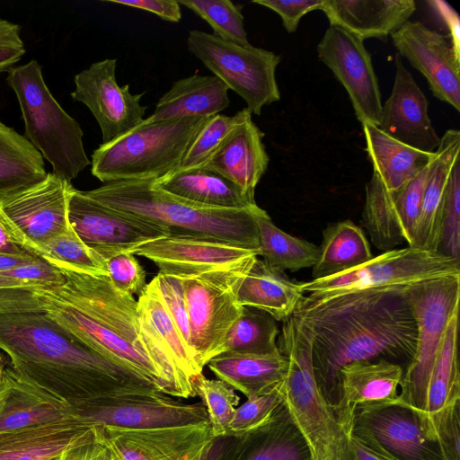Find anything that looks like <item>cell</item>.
Returning a JSON list of instances; mask_svg holds the SVG:
<instances>
[{
	"instance_id": "cell-35",
	"label": "cell",
	"mask_w": 460,
	"mask_h": 460,
	"mask_svg": "<svg viewBox=\"0 0 460 460\" xmlns=\"http://www.w3.org/2000/svg\"><path fill=\"white\" fill-rule=\"evenodd\" d=\"M373 257L369 243L360 226L350 220L329 224L323 231L319 256L312 267L313 279L347 272Z\"/></svg>"
},
{
	"instance_id": "cell-26",
	"label": "cell",
	"mask_w": 460,
	"mask_h": 460,
	"mask_svg": "<svg viewBox=\"0 0 460 460\" xmlns=\"http://www.w3.org/2000/svg\"><path fill=\"white\" fill-rule=\"evenodd\" d=\"M460 131L448 129L429 163L420 215L412 247L438 252L446 187L451 167L459 156Z\"/></svg>"
},
{
	"instance_id": "cell-49",
	"label": "cell",
	"mask_w": 460,
	"mask_h": 460,
	"mask_svg": "<svg viewBox=\"0 0 460 460\" xmlns=\"http://www.w3.org/2000/svg\"><path fill=\"white\" fill-rule=\"evenodd\" d=\"M108 277L115 288L133 296L146 285V271L132 253H121L106 261Z\"/></svg>"
},
{
	"instance_id": "cell-4",
	"label": "cell",
	"mask_w": 460,
	"mask_h": 460,
	"mask_svg": "<svg viewBox=\"0 0 460 460\" xmlns=\"http://www.w3.org/2000/svg\"><path fill=\"white\" fill-rule=\"evenodd\" d=\"M84 193L109 208L167 227L171 234L213 237L259 250L258 205L248 208L199 206L155 186L154 180L104 183Z\"/></svg>"
},
{
	"instance_id": "cell-31",
	"label": "cell",
	"mask_w": 460,
	"mask_h": 460,
	"mask_svg": "<svg viewBox=\"0 0 460 460\" xmlns=\"http://www.w3.org/2000/svg\"><path fill=\"white\" fill-rule=\"evenodd\" d=\"M402 375L401 365L385 358L343 366L339 374L343 411L353 418L359 404L396 399Z\"/></svg>"
},
{
	"instance_id": "cell-25",
	"label": "cell",
	"mask_w": 460,
	"mask_h": 460,
	"mask_svg": "<svg viewBox=\"0 0 460 460\" xmlns=\"http://www.w3.org/2000/svg\"><path fill=\"white\" fill-rule=\"evenodd\" d=\"M93 429L75 416L0 432V460H57L68 447L87 438Z\"/></svg>"
},
{
	"instance_id": "cell-2",
	"label": "cell",
	"mask_w": 460,
	"mask_h": 460,
	"mask_svg": "<svg viewBox=\"0 0 460 460\" xmlns=\"http://www.w3.org/2000/svg\"><path fill=\"white\" fill-rule=\"evenodd\" d=\"M408 288L361 290L320 302L302 299L293 314L312 332L313 369L320 393L350 424L352 417L341 406V368L376 358L409 362L415 353L417 325Z\"/></svg>"
},
{
	"instance_id": "cell-41",
	"label": "cell",
	"mask_w": 460,
	"mask_h": 460,
	"mask_svg": "<svg viewBox=\"0 0 460 460\" xmlns=\"http://www.w3.org/2000/svg\"><path fill=\"white\" fill-rule=\"evenodd\" d=\"M37 257L58 269L108 276L106 261L87 246L71 226L44 243L40 247Z\"/></svg>"
},
{
	"instance_id": "cell-28",
	"label": "cell",
	"mask_w": 460,
	"mask_h": 460,
	"mask_svg": "<svg viewBox=\"0 0 460 460\" xmlns=\"http://www.w3.org/2000/svg\"><path fill=\"white\" fill-rule=\"evenodd\" d=\"M154 182L165 192L203 207L237 209L257 205L236 184L204 166L179 168Z\"/></svg>"
},
{
	"instance_id": "cell-50",
	"label": "cell",
	"mask_w": 460,
	"mask_h": 460,
	"mask_svg": "<svg viewBox=\"0 0 460 460\" xmlns=\"http://www.w3.org/2000/svg\"><path fill=\"white\" fill-rule=\"evenodd\" d=\"M155 278L175 327L185 343L191 348L182 279L178 277L159 273Z\"/></svg>"
},
{
	"instance_id": "cell-11",
	"label": "cell",
	"mask_w": 460,
	"mask_h": 460,
	"mask_svg": "<svg viewBox=\"0 0 460 460\" xmlns=\"http://www.w3.org/2000/svg\"><path fill=\"white\" fill-rule=\"evenodd\" d=\"M74 416L88 427L153 429L209 421L202 402L184 403L155 387H124L72 407Z\"/></svg>"
},
{
	"instance_id": "cell-5",
	"label": "cell",
	"mask_w": 460,
	"mask_h": 460,
	"mask_svg": "<svg viewBox=\"0 0 460 460\" xmlns=\"http://www.w3.org/2000/svg\"><path fill=\"white\" fill-rule=\"evenodd\" d=\"M278 348L288 364L281 384L283 402L313 459L353 460L351 424L320 393L313 369V335L296 315L283 321Z\"/></svg>"
},
{
	"instance_id": "cell-30",
	"label": "cell",
	"mask_w": 460,
	"mask_h": 460,
	"mask_svg": "<svg viewBox=\"0 0 460 460\" xmlns=\"http://www.w3.org/2000/svg\"><path fill=\"white\" fill-rule=\"evenodd\" d=\"M305 296L301 283L257 258L236 291L237 303L269 314L276 321L289 318Z\"/></svg>"
},
{
	"instance_id": "cell-7",
	"label": "cell",
	"mask_w": 460,
	"mask_h": 460,
	"mask_svg": "<svg viewBox=\"0 0 460 460\" xmlns=\"http://www.w3.org/2000/svg\"><path fill=\"white\" fill-rule=\"evenodd\" d=\"M6 81L20 104L24 137L50 163L53 174L71 182L91 164L79 123L52 96L38 61L12 67Z\"/></svg>"
},
{
	"instance_id": "cell-36",
	"label": "cell",
	"mask_w": 460,
	"mask_h": 460,
	"mask_svg": "<svg viewBox=\"0 0 460 460\" xmlns=\"http://www.w3.org/2000/svg\"><path fill=\"white\" fill-rule=\"evenodd\" d=\"M458 316L459 312L456 313L448 323L429 380L426 406L420 421L428 438L436 418L447 408L460 401V373L457 358Z\"/></svg>"
},
{
	"instance_id": "cell-34",
	"label": "cell",
	"mask_w": 460,
	"mask_h": 460,
	"mask_svg": "<svg viewBox=\"0 0 460 460\" xmlns=\"http://www.w3.org/2000/svg\"><path fill=\"white\" fill-rule=\"evenodd\" d=\"M368 159L375 172L390 192L401 189L416 177L433 158L426 153L382 132L376 126L361 124Z\"/></svg>"
},
{
	"instance_id": "cell-32",
	"label": "cell",
	"mask_w": 460,
	"mask_h": 460,
	"mask_svg": "<svg viewBox=\"0 0 460 460\" xmlns=\"http://www.w3.org/2000/svg\"><path fill=\"white\" fill-rule=\"evenodd\" d=\"M146 312L158 339L167 354L185 394L196 397V383L203 367L173 323L163 300L155 278L145 286L137 299Z\"/></svg>"
},
{
	"instance_id": "cell-51",
	"label": "cell",
	"mask_w": 460,
	"mask_h": 460,
	"mask_svg": "<svg viewBox=\"0 0 460 460\" xmlns=\"http://www.w3.org/2000/svg\"><path fill=\"white\" fill-rule=\"evenodd\" d=\"M254 4L263 5L277 13L288 32H295L300 19L309 12L321 9L323 0H254Z\"/></svg>"
},
{
	"instance_id": "cell-62",
	"label": "cell",
	"mask_w": 460,
	"mask_h": 460,
	"mask_svg": "<svg viewBox=\"0 0 460 460\" xmlns=\"http://www.w3.org/2000/svg\"><path fill=\"white\" fill-rule=\"evenodd\" d=\"M1 393H2V376L0 377V396H1Z\"/></svg>"
},
{
	"instance_id": "cell-42",
	"label": "cell",
	"mask_w": 460,
	"mask_h": 460,
	"mask_svg": "<svg viewBox=\"0 0 460 460\" xmlns=\"http://www.w3.org/2000/svg\"><path fill=\"white\" fill-rule=\"evenodd\" d=\"M250 118L252 112L247 108L232 116L220 113L210 116L186 151L180 168L190 169L203 165L233 132Z\"/></svg>"
},
{
	"instance_id": "cell-58",
	"label": "cell",
	"mask_w": 460,
	"mask_h": 460,
	"mask_svg": "<svg viewBox=\"0 0 460 460\" xmlns=\"http://www.w3.org/2000/svg\"><path fill=\"white\" fill-rule=\"evenodd\" d=\"M350 447L353 460H388L374 452L353 437L350 438Z\"/></svg>"
},
{
	"instance_id": "cell-3",
	"label": "cell",
	"mask_w": 460,
	"mask_h": 460,
	"mask_svg": "<svg viewBox=\"0 0 460 460\" xmlns=\"http://www.w3.org/2000/svg\"><path fill=\"white\" fill-rule=\"evenodd\" d=\"M0 350L9 356L10 367L20 377L72 407L124 387L151 386L85 345L44 312L1 313Z\"/></svg>"
},
{
	"instance_id": "cell-38",
	"label": "cell",
	"mask_w": 460,
	"mask_h": 460,
	"mask_svg": "<svg viewBox=\"0 0 460 460\" xmlns=\"http://www.w3.org/2000/svg\"><path fill=\"white\" fill-rule=\"evenodd\" d=\"M260 256L272 269L284 272L313 267L319 256V246L279 229L261 209L256 217Z\"/></svg>"
},
{
	"instance_id": "cell-6",
	"label": "cell",
	"mask_w": 460,
	"mask_h": 460,
	"mask_svg": "<svg viewBox=\"0 0 460 460\" xmlns=\"http://www.w3.org/2000/svg\"><path fill=\"white\" fill-rule=\"evenodd\" d=\"M208 117L158 121L145 119L92 155V173L102 182L157 180L180 168L182 158Z\"/></svg>"
},
{
	"instance_id": "cell-8",
	"label": "cell",
	"mask_w": 460,
	"mask_h": 460,
	"mask_svg": "<svg viewBox=\"0 0 460 460\" xmlns=\"http://www.w3.org/2000/svg\"><path fill=\"white\" fill-rule=\"evenodd\" d=\"M406 296L417 325V343L403 370L398 400L413 409L421 421L429 380L447 327L459 312L460 276L419 283L406 290Z\"/></svg>"
},
{
	"instance_id": "cell-57",
	"label": "cell",
	"mask_w": 460,
	"mask_h": 460,
	"mask_svg": "<svg viewBox=\"0 0 460 460\" xmlns=\"http://www.w3.org/2000/svg\"><path fill=\"white\" fill-rule=\"evenodd\" d=\"M37 259L29 252L20 255L0 252V273L31 263Z\"/></svg>"
},
{
	"instance_id": "cell-17",
	"label": "cell",
	"mask_w": 460,
	"mask_h": 460,
	"mask_svg": "<svg viewBox=\"0 0 460 460\" xmlns=\"http://www.w3.org/2000/svg\"><path fill=\"white\" fill-rule=\"evenodd\" d=\"M112 460H199L215 437L209 421L153 429L93 426Z\"/></svg>"
},
{
	"instance_id": "cell-13",
	"label": "cell",
	"mask_w": 460,
	"mask_h": 460,
	"mask_svg": "<svg viewBox=\"0 0 460 460\" xmlns=\"http://www.w3.org/2000/svg\"><path fill=\"white\" fill-rule=\"evenodd\" d=\"M75 188L52 172L33 185L0 195V222L22 250L40 247L69 226L68 202Z\"/></svg>"
},
{
	"instance_id": "cell-14",
	"label": "cell",
	"mask_w": 460,
	"mask_h": 460,
	"mask_svg": "<svg viewBox=\"0 0 460 460\" xmlns=\"http://www.w3.org/2000/svg\"><path fill=\"white\" fill-rule=\"evenodd\" d=\"M350 435L388 460H446L438 443L427 438L417 412L398 397L358 405Z\"/></svg>"
},
{
	"instance_id": "cell-47",
	"label": "cell",
	"mask_w": 460,
	"mask_h": 460,
	"mask_svg": "<svg viewBox=\"0 0 460 460\" xmlns=\"http://www.w3.org/2000/svg\"><path fill=\"white\" fill-rule=\"evenodd\" d=\"M281 384L268 394L247 398L244 403L236 408L227 436H239L268 420L283 401Z\"/></svg>"
},
{
	"instance_id": "cell-44",
	"label": "cell",
	"mask_w": 460,
	"mask_h": 460,
	"mask_svg": "<svg viewBox=\"0 0 460 460\" xmlns=\"http://www.w3.org/2000/svg\"><path fill=\"white\" fill-rule=\"evenodd\" d=\"M196 394L204 404L215 438L226 437L240 397L225 382L200 376L196 383Z\"/></svg>"
},
{
	"instance_id": "cell-52",
	"label": "cell",
	"mask_w": 460,
	"mask_h": 460,
	"mask_svg": "<svg viewBox=\"0 0 460 460\" xmlns=\"http://www.w3.org/2000/svg\"><path fill=\"white\" fill-rule=\"evenodd\" d=\"M24 53L21 27L0 18V73L9 71Z\"/></svg>"
},
{
	"instance_id": "cell-29",
	"label": "cell",
	"mask_w": 460,
	"mask_h": 460,
	"mask_svg": "<svg viewBox=\"0 0 460 460\" xmlns=\"http://www.w3.org/2000/svg\"><path fill=\"white\" fill-rule=\"evenodd\" d=\"M228 88L215 75H192L174 81L162 95L150 121L183 117H208L218 114L230 104Z\"/></svg>"
},
{
	"instance_id": "cell-33",
	"label": "cell",
	"mask_w": 460,
	"mask_h": 460,
	"mask_svg": "<svg viewBox=\"0 0 460 460\" xmlns=\"http://www.w3.org/2000/svg\"><path fill=\"white\" fill-rule=\"evenodd\" d=\"M221 381L247 398L271 392L285 379L288 360L273 355L219 354L207 364Z\"/></svg>"
},
{
	"instance_id": "cell-24",
	"label": "cell",
	"mask_w": 460,
	"mask_h": 460,
	"mask_svg": "<svg viewBox=\"0 0 460 460\" xmlns=\"http://www.w3.org/2000/svg\"><path fill=\"white\" fill-rule=\"evenodd\" d=\"M264 135L250 118L201 166L228 179L250 199L255 200L256 186L267 171L270 162L262 141Z\"/></svg>"
},
{
	"instance_id": "cell-1",
	"label": "cell",
	"mask_w": 460,
	"mask_h": 460,
	"mask_svg": "<svg viewBox=\"0 0 460 460\" xmlns=\"http://www.w3.org/2000/svg\"><path fill=\"white\" fill-rule=\"evenodd\" d=\"M58 270L65 276L62 285L34 288L42 312L151 386L186 399L156 332L137 300L115 288L108 276Z\"/></svg>"
},
{
	"instance_id": "cell-23",
	"label": "cell",
	"mask_w": 460,
	"mask_h": 460,
	"mask_svg": "<svg viewBox=\"0 0 460 460\" xmlns=\"http://www.w3.org/2000/svg\"><path fill=\"white\" fill-rule=\"evenodd\" d=\"M330 25L339 26L361 40H385L416 10L413 0H323L321 9Z\"/></svg>"
},
{
	"instance_id": "cell-39",
	"label": "cell",
	"mask_w": 460,
	"mask_h": 460,
	"mask_svg": "<svg viewBox=\"0 0 460 460\" xmlns=\"http://www.w3.org/2000/svg\"><path fill=\"white\" fill-rule=\"evenodd\" d=\"M362 224L377 249L386 252L406 243L392 192L375 172L366 185Z\"/></svg>"
},
{
	"instance_id": "cell-37",
	"label": "cell",
	"mask_w": 460,
	"mask_h": 460,
	"mask_svg": "<svg viewBox=\"0 0 460 460\" xmlns=\"http://www.w3.org/2000/svg\"><path fill=\"white\" fill-rule=\"evenodd\" d=\"M47 175L40 151L0 121V195L36 184Z\"/></svg>"
},
{
	"instance_id": "cell-10",
	"label": "cell",
	"mask_w": 460,
	"mask_h": 460,
	"mask_svg": "<svg viewBox=\"0 0 460 460\" xmlns=\"http://www.w3.org/2000/svg\"><path fill=\"white\" fill-rule=\"evenodd\" d=\"M187 46L229 90L243 99L252 113L261 115L265 105L280 99L276 69L281 58L274 52L198 30L189 31Z\"/></svg>"
},
{
	"instance_id": "cell-46",
	"label": "cell",
	"mask_w": 460,
	"mask_h": 460,
	"mask_svg": "<svg viewBox=\"0 0 460 460\" xmlns=\"http://www.w3.org/2000/svg\"><path fill=\"white\" fill-rule=\"evenodd\" d=\"M429 167V164L401 189L392 192L394 208L410 247L413 246L415 241Z\"/></svg>"
},
{
	"instance_id": "cell-19",
	"label": "cell",
	"mask_w": 460,
	"mask_h": 460,
	"mask_svg": "<svg viewBox=\"0 0 460 460\" xmlns=\"http://www.w3.org/2000/svg\"><path fill=\"white\" fill-rule=\"evenodd\" d=\"M317 53L347 91L358 120L377 126L381 93L371 55L363 40L339 26L330 25L317 45Z\"/></svg>"
},
{
	"instance_id": "cell-9",
	"label": "cell",
	"mask_w": 460,
	"mask_h": 460,
	"mask_svg": "<svg viewBox=\"0 0 460 460\" xmlns=\"http://www.w3.org/2000/svg\"><path fill=\"white\" fill-rule=\"evenodd\" d=\"M460 276V262L414 247L393 249L347 272L301 283L305 302H320L361 290L408 288L419 283Z\"/></svg>"
},
{
	"instance_id": "cell-40",
	"label": "cell",
	"mask_w": 460,
	"mask_h": 460,
	"mask_svg": "<svg viewBox=\"0 0 460 460\" xmlns=\"http://www.w3.org/2000/svg\"><path fill=\"white\" fill-rule=\"evenodd\" d=\"M279 334L277 321L269 314L243 306L241 316L227 332L219 354H277L279 353Z\"/></svg>"
},
{
	"instance_id": "cell-15",
	"label": "cell",
	"mask_w": 460,
	"mask_h": 460,
	"mask_svg": "<svg viewBox=\"0 0 460 460\" xmlns=\"http://www.w3.org/2000/svg\"><path fill=\"white\" fill-rule=\"evenodd\" d=\"M68 221L79 238L105 261L134 254L140 246L171 234L164 226L104 206L76 189L70 195Z\"/></svg>"
},
{
	"instance_id": "cell-45",
	"label": "cell",
	"mask_w": 460,
	"mask_h": 460,
	"mask_svg": "<svg viewBox=\"0 0 460 460\" xmlns=\"http://www.w3.org/2000/svg\"><path fill=\"white\" fill-rule=\"evenodd\" d=\"M438 252L460 262V157L451 167L446 187Z\"/></svg>"
},
{
	"instance_id": "cell-21",
	"label": "cell",
	"mask_w": 460,
	"mask_h": 460,
	"mask_svg": "<svg viewBox=\"0 0 460 460\" xmlns=\"http://www.w3.org/2000/svg\"><path fill=\"white\" fill-rule=\"evenodd\" d=\"M428 107V99L397 53L393 89L382 105L376 127L409 146L434 153L439 146L440 137L432 126Z\"/></svg>"
},
{
	"instance_id": "cell-27",
	"label": "cell",
	"mask_w": 460,
	"mask_h": 460,
	"mask_svg": "<svg viewBox=\"0 0 460 460\" xmlns=\"http://www.w3.org/2000/svg\"><path fill=\"white\" fill-rule=\"evenodd\" d=\"M234 460H314L283 401L260 426L239 435Z\"/></svg>"
},
{
	"instance_id": "cell-54",
	"label": "cell",
	"mask_w": 460,
	"mask_h": 460,
	"mask_svg": "<svg viewBox=\"0 0 460 460\" xmlns=\"http://www.w3.org/2000/svg\"><path fill=\"white\" fill-rule=\"evenodd\" d=\"M108 2L148 11L171 22H178L181 19V4L176 0H109Z\"/></svg>"
},
{
	"instance_id": "cell-16",
	"label": "cell",
	"mask_w": 460,
	"mask_h": 460,
	"mask_svg": "<svg viewBox=\"0 0 460 460\" xmlns=\"http://www.w3.org/2000/svg\"><path fill=\"white\" fill-rule=\"evenodd\" d=\"M260 254L259 250L234 243L191 234H170L149 242L134 252L153 261L159 274L181 279L249 270Z\"/></svg>"
},
{
	"instance_id": "cell-56",
	"label": "cell",
	"mask_w": 460,
	"mask_h": 460,
	"mask_svg": "<svg viewBox=\"0 0 460 460\" xmlns=\"http://www.w3.org/2000/svg\"><path fill=\"white\" fill-rule=\"evenodd\" d=\"M238 443L239 436L215 438L199 460H234Z\"/></svg>"
},
{
	"instance_id": "cell-53",
	"label": "cell",
	"mask_w": 460,
	"mask_h": 460,
	"mask_svg": "<svg viewBox=\"0 0 460 460\" xmlns=\"http://www.w3.org/2000/svg\"><path fill=\"white\" fill-rule=\"evenodd\" d=\"M0 274L42 285H62L65 282L63 273L40 258H38L31 263L1 272Z\"/></svg>"
},
{
	"instance_id": "cell-43",
	"label": "cell",
	"mask_w": 460,
	"mask_h": 460,
	"mask_svg": "<svg viewBox=\"0 0 460 460\" xmlns=\"http://www.w3.org/2000/svg\"><path fill=\"white\" fill-rule=\"evenodd\" d=\"M213 29L214 35L242 46L251 45L244 28L242 6L230 0H181Z\"/></svg>"
},
{
	"instance_id": "cell-22",
	"label": "cell",
	"mask_w": 460,
	"mask_h": 460,
	"mask_svg": "<svg viewBox=\"0 0 460 460\" xmlns=\"http://www.w3.org/2000/svg\"><path fill=\"white\" fill-rule=\"evenodd\" d=\"M74 416L72 406L20 377L10 367L2 376L0 432L55 422Z\"/></svg>"
},
{
	"instance_id": "cell-12",
	"label": "cell",
	"mask_w": 460,
	"mask_h": 460,
	"mask_svg": "<svg viewBox=\"0 0 460 460\" xmlns=\"http://www.w3.org/2000/svg\"><path fill=\"white\" fill-rule=\"evenodd\" d=\"M248 271L181 279L190 345L203 367L219 354L227 332L243 313V306L236 301V291Z\"/></svg>"
},
{
	"instance_id": "cell-48",
	"label": "cell",
	"mask_w": 460,
	"mask_h": 460,
	"mask_svg": "<svg viewBox=\"0 0 460 460\" xmlns=\"http://www.w3.org/2000/svg\"><path fill=\"white\" fill-rule=\"evenodd\" d=\"M429 438L438 443L446 460H460V401L436 418Z\"/></svg>"
},
{
	"instance_id": "cell-55",
	"label": "cell",
	"mask_w": 460,
	"mask_h": 460,
	"mask_svg": "<svg viewBox=\"0 0 460 460\" xmlns=\"http://www.w3.org/2000/svg\"><path fill=\"white\" fill-rule=\"evenodd\" d=\"M57 460H112V458L109 450L96 439L93 431L87 438L62 452Z\"/></svg>"
},
{
	"instance_id": "cell-20",
	"label": "cell",
	"mask_w": 460,
	"mask_h": 460,
	"mask_svg": "<svg viewBox=\"0 0 460 460\" xmlns=\"http://www.w3.org/2000/svg\"><path fill=\"white\" fill-rule=\"evenodd\" d=\"M391 37L398 54L425 76L433 95L459 111V50L447 36L408 21Z\"/></svg>"
},
{
	"instance_id": "cell-61",
	"label": "cell",
	"mask_w": 460,
	"mask_h": 460,
	"mask_svg": "<svg viewBox=\"0 0 460 460\" xmlns=\"http://www.w3.org/2000/svg\"><path fill=\"white\" fill-rule=\"evenodd\" d=\"M4 367H5L4 360V358H3V356H2V354L0 352V377L3 375Z\"/></svg>"
},
{
	"instance_id": "cell-59",
	"label": "cell",
	"mask_w": 460,
	"mask_h": 460,
	"mask_svg": "<svg viewBox=\"0 0 460 460\" xmlns=\"http://www.w3.org/2000/svg\"><path fill=\"white\" fill-rule=\"evenodd\" d=\"M0 252L9 254H24L27 252L22 250L14 243L8 232L0 222Z\"/></svg>"
},
{
	"instance_id": "cell-18",
	"label": "cell",
	"mask_w": 460,
	"mask_h": 460,
	"mask_svg": "<svg viewBox=\"0 0 460 460\" xmlns=\"http://www.w3.org/2000/svg\"><path fill=\"white\" fill-rule=\"evenodd\" d=\"M116 58L92 64L75 76L71 97L84 103L93 113L102 131V144L109 143L138 126L145 119L146 106L142 93H131L129 85H119Z\"/></svg>"
},
{
	"instance_id": "cell-60",
	"label": "cell",
	"mask_w": 460,
	"mask_h": 460,
	"mask_svg": "<svg viewBox=\"0 0 460 460\" xmlns=\"http://www.w3.org/2000/svg\"><path fill=\"white\" fill-rule=\"evenodd\" d=\"M44 286L42 284L13 279L0 274V289L7 288H35L37 287Z\"/></svg>"
}]
</instances>
